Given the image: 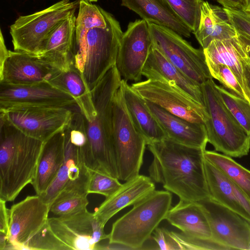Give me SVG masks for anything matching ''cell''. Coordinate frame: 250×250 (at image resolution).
<instances>
[{
  "label": "cell",
  "instance_id": "cell-36",
  "mask_svg": "<svg viewBox=\"0 0 250 250\" xmlns=\"http://www.w3.org/2000/svg\"><path fill=\"white\" fill-rule=\"evenodd\" d=\"M69 250L58 238L47 223L23 246V250Z\"/></svg>",
  "mask_w": 250,
  "mask_h": 250
},
{
  "label": "cell",
  "instance_id": "cell-38",
  "mask_svg": "<svg viewBox=\"0 0 250 250\" xmlns=\"http://www.w3.org/2000/svg\"><path fill=\"white\" fill-rule=\"evenodd\" d=\"M208 66L212 78L217 80L228 91L250 103L236 76L227 65L219 64Z\"/></svg>",
  "mask_w": 250,
  "mask_h": 250
},
{
  "label": "cell",
  "instance_id": "cell-43",
  "mask_svg": "<svg viewBox=\"0 0 250 250\" xmlns=\"http://www.w3.org/2000/svg\"><path fill=\"white\" fill-rule=\"evenodd\" d=\"M242 67L246 93L250 103V59L248 56L242 60Z\"/></svg>",
  "mask_w": 250,
  "mask_h": 250
},
{
  "label": "cell",
  "instance_id": "cell-49",
  "mask_svg": "<svg viewBox=\"0 0 250 250\" xmlns=\"http://www.w3.org/2000/svg\"><path fill=\"white\" fill-rule=\"evenodd\" d=\"M85 0V1H87V0Z\"/></svg>",
  "mask_w": 250,
  "mask_h": 250
},
{
  "label": "cell",
  "instance_id": "cell-6",
  "mask_svg": "<svg viewBox=\"0 0 250 250\" xmlns=\"http://www.w3.org/2000/svg\"><path fill=\"white\" fill-rule=\"evenodd\" d=\"M112 126V145L118 179L125 182L139 174L147 144L128 113L123 79L113 99Z\"/></svg>",
  "mask_w": 250,
  "mask_h": 250
},
{
  "label": "cell",
  "instance_id": "cell-18",
  "mask_svg": "<svg viewBox=\"0 0 250 250\" xmlns=\"http://www.w3.org/2000/svg\"><path fill=\"white\" fill-rule=\"evenodd\" d=\"M142 75L147 79L164 81L174 84L204 107L201 86L174 66L153 45L144 66Z\"/></svg>",
  "mask_w": 250,
  "mask_h": 250
},
{
  "label": "cell",
  "instance_id": "cell-34",
  "mask_svg": "<svg viewBox=\"0 0 250 250\" xmlns=\"http://www.w3.org/2000/svg\"><path fill=\"white\" fill-rule=\"evenodd\" d=\"M216 88L227 108L239 124L250 135V103L232 93L224 87Z\"/></svg>",
  "mask_w": 250,
  "mask_h": 250
},
{
  "label": "cell",
  "instance_id": "cell-48",
  "mask_svg": "<svg viewBox=\"0 0 250 250\" xmlns=\"http://www.w3.org/2000/svg\"><path fill=\"white\" fill-rule=\"evenodd\" d=\"M247 0H245V2L246 1H247Z\"/></svg>",
  "mask_w": 250,
  "mask_h": 250
},
{
  "label": "cell",
  "instance_id": "cell-21",
  "mask_svg": "<svg viewBox=\"0 0 250 250\" xmlns=\"http://www.w3.org/2000/svg\"><path fill=\"white\" fill-rule=\"evenodd\" d=\"M155 190L154 181L148 176L139 174L125 181L112 195L105 198L94 212L104 226L123 208L134 205Z\"/></svg>",
  "mask_w": 250,
  "mask_h": 250
},
{
  "label": "cell",
  "instance_id": "cell-12",
  "mask_svg": "<svg viewBox=\"0 0 250 250\" xmlns=\"http://www.w3.org/2000/svg\"><path fill=\"white\" fill-rule=\"evenodd\" d=\"M131 88L146 101L189 121L204 124L206 110L173 84L147 79L133 83Z\"/></svg>",
  "mask_w": 250,
  "mask_h": 250
},
{
  "label": "cell",
  "instance_id": "cell-44",
  "mask_svg": "<svg viewBox=\"0 0 250 250\" xmlns=\"http://www.w3.org/2000/svg\"><path fill=\"white\" fill-rule=\"evenodd\" d=\"M224 8L235 9H244L245 0H216Z\"/></svg>",
  "mask_w": 250,
  "mask_h": 250
},
{
  "label": "cell",
  "instance_id": "cell-41",
  "mask_svg": "<svg viewBox=\"0 0 250 250\" xmlns=\"http://www.w3.org/2000/svg\"><path fill=\"white\" fill-rule=\"evenodd\" d=\"M224 8L235 29L250 37V12L244 9Z\"/></svg>",
  "mask_w": 250,
  "mask_h": 250
},
{
  "label": "cell",
  "instance_id": "cell-26",
  "mask_svg": "<svg viewBox=\"0 0 250 250\" xmlns=\"http://www.w3.org/2000/svg\"><path fill=\"white\" fill-rule=\"evenodd\" d=\"M124 96L128 113L147 145L167 138L164 130L148 108L146 101L123 79Z\"/></svg>",
  "mask_w": 250,
  "mask_h": 250
},
{
  "label": "cell",
  "instance_id": "cell-10",
  "mask_svg": "<svg viewBox=\"0 0 250 250\" xmlns=\"http://www.w3.org/2000/svg\"><path fill=\"white\" fill-rule=\"evenodd\" d=\"M72 106H18L0 110V117L27 136L44 142L68 125Z\"/></svg>",
  "mask_w": 250,
  "mask_h": 250
},
{
  "label": "cell",
  "instance_id": "cell-17",
  "mask_svg": "<svg viewBox=\"0 0 250 250\" xmlns=\"http://www.w3.org/2000/svg\"><path fill=\"white\" fill-rule=\"evenodd\" d=\"M76 104L70 94L49 82L29 85L0 83V110L18 106L71 107Z\"/></svg>",
  "mask_w": 250,
  "mask_h": 250
},
{
  "label": "cell",
  "instance_id": "cell-22",
  "mask_svg": "<svg viewBox=\"0 0 250 250\" xmlns=\"http://www.w3.org/2000/svg\"><path fill=\"white\" fill-rule=\"evenodd\" d=\"M165 220L188 236L213 240L207 215L199 202L180 199L169 209Z\"/></svg>",
  "mask_w": 250,
  "mask_h": 250
},
{
  "label": "cell",
  "instance_id": "cell-16",
  "mask_svg": "<svg viewBox=\"0 0 250 250\" xmlns=\"http://www.w3.org/2000/svg\"><path fill=\"white\" fill-rule=\"evenodd\" d=\"M49 211V206L38 195L27 196L11 206L4 250H23L24 244L47 223Z\"/></svg>",
  "mask_w": 250,
  "mask_h": 250
},
{
  "label": "cell",
  "instance_id": "cell-1",
  "mask_svg": "<svg viewBox=\"0 0 250 250\" xmlns=\"http://www.w3.org/2000/svg\"><path fill=\"white\" fill-rule=\"evenodd\" d=\"M122 80L115 65L90 94L77 102L88 139L81 148L85 165L118 179L112 145V105Z\"/></svg>",
  "mask_w": 250,
  "mask_h": 250
},
{
  "label": "cell",
  "instance_id": "cell-25",
  "mask_svg": "<svg viewBox=\"0 0 250 250\" xmlns=\"http://www.w3.org/2000/svg\"><path fill=\"white\" fill-rule=\"evenodd\" d=\"M122 5L138 14L148 22L167 27L189 38L191 29L172 9L166 0H121Z\"/></svg>",
  "mask_w": 250,
  "mask_h": 250
},
{
  "label": "cell",
  "instance_id": "cell-33",
  "mask_svg": "<svg viewBox=\"0 0 250 250\" xmlns=\"http://www.w3.org/2000/svg\"><path fill=\"white\" fill-rule=\"evenodd\" d=\"M50 83L70 94L76 102L90 93L83 76L72 63Z\"/></svg>",
  "mask_w": 250,
  "mask_h": 250
},
{
  "label": "cell",
  "instance_id": "cell-4",
  "mask_svg": "<svg viewBox=\"0 0 250 250\" xmlns=\"http://www.w3.org/2000/svg\"><path fill=\"white\" fill-rule=\"evenodd\" d=\"M172 196L167 190H154L133 205L112 224L108 239L129 250H144L145 244L171 207Z\"/></svg>",
  "mask_w": 250,
  "mask_h": 250
},
{
  "label": "cell",
  "instance_id": "cell-20",
  "mask_svg": "<svg viewBox=\"0 0 250 250\" xmlns=\"http://www.w3.org/2000/svg\"><path fill=\"white\" fill-rule=\"evenodd\" d=\"M205 169L210 197L250 222V200L242 190L206 159Z\"/></svg>",
  "mask_w": 250,
  "mask_h": 250
},
{
  "label": "cell",
  "instance_id": "cell-35",
  "mask_svg": "<svg viewBox=\"0 0 250 250\" xmlns=\"http://www.w3.org/2000/svg\"><path fill=\"white\" fill-rule=\"evenodd\" d=\"M172 9L194 33L199 25L203 0H166Z\"/></svg>",
  "mask_w": 250,
  "mask_h": 250
},
{
  "label": "cell",
  "instance_id": "cell-13",
  "mask_svg": "<svg viewBox=\"0 0 250 250\" xmlns=\"http://www.w3.org/2000/svg\"><path fill=\"white\" fill-rule=\"evenodd\" d=\"M152 46L148 22L143 19L130 22L123 34L115 63L123 79L141 81Z\"/></svg>",
  "mask_w": 250,
  "mask_h": 250
},
{
  "label": "cell",
  "instance_id": "cell-42",
  "mask_svg": "<svg viewBox=\"0 0 250 250\" xmlns=\"http://www.w3.org/2000/svg\"><path fill=\"white\" fill-rule=\"evenodd\" d=\"M6 201L0 199V235L8 238L9 228V209L6 206Z\"/></svg>",
  "mask_w": 250,
  "mask_h": 250
},
{
  "label": "cell",
  "instance_id": "cell-3",
  "mask_svg": "<svg viewBox=\"0 0 250 250\" xmlns=\"http://www.w3.org/2000/svg\"><path fill=\"white\" fill-rule=\"evenodd\" d=\"M0 118V199L13 201L31 184L43 142Z\"/></svg>",
  "mask_w": 250,
  "mask_h": 250
},
{
  "label": "cell",
  "instance_id": "cell-15",
  "mask_svg": "<svg viewBox=\"0 0 250 250\" xmlns=\"http://www.w3.org/2000/svg\"><path fill=\"white\" fill-rule=\"evenodd\" d=\"M62 70L41 54L9 50L0 63V83L29 85L50 83Z\"/></svg>",
  "mask_w": 250,
  "mask_h": 250
},
{
  "label": "cell",
  "instance_id": "cell-28",
  "mask_svg": "<svg viewBox=\"0 0 250 250\" xmlns=\"http://www.w3.org/2000/svg\"><path fill=\"white\" fill-rule=\"evenodd\" d=\"M203 51L207 65L222 64L227 65L233 72L246 94L242 60L247 56L237 36L230 39L213 40L203 49Z\"/></svg>",
  "mask_w": 250,
  "mask_h": 250
},
{
  "label": "cell",
  "instance_id": "cell-11",
  "mask_svg": "<svg viewBox=\"0 0 250 250\" xmlns=\"http://www.w3.org/2000/svg\"><path fill=\"white\" fill-rule=\"evenodd\" d=\"M49 226L56 236L69 250H94L96 244L108 239L104 226L87 208L67 215L48 218Z\"/></svg>",
  "mask_w": 250,
  "mask_h": 250
},
{
  "label": "cell",
  "instance_id": "cell-47",
  "mask_svg": "<svg viewBox=\"0 0 250 250\" xmlns=\"http://www.w3.org/2000/svg\"></svg>",
  "mask_w": 250,
  "mask_h": 250
},
{
  "label": "cell",
  "instance_id": "cell-32",
  "mask_svg": "<svg viewBox=\"0 0 250 250\" xmlns=\"http://www.w3.org/2000/svg\"><path fill=\"white\" fill-rule=\"evenodd\" d=\"M64 159L53 181L48 188L39 195L43 201L49 208L51 205L65 186L69 180L68 169L72 161L80 154L81 148L70 141L66 127L64 130Z\"/></svg>",
  "mask_w": 250,
  "mask_h": 250
},
{
  "label": "cell",
  "instance_id": "cell-24",
  "mask_svg": "<svg viewBox=\"0 0 250 250\" xmlns=\"http://www.w3.org/2000/svg\"><path fill=\"white\" fill-rule=\"evenodd\" d=\"M193 34L202 48L205 49L213 40L237 37V31L224 8L204 1L199 25Z\"/></svg>",
  "mask_w": 250,
  "mask_h": 250
},
{
  "label": "cell",
  "instance_id": "cell-31",
  "mask_svg": "<svg viewBox=\"0 0 250 250\" xmlns=\"http://www.w3.org/2000/svg\"><path fill=\"white\" fill-rule=\"evenodd\" d=\"M205 158L233 182L250 200V170L224 154L205 150Z\"/></svg>",
  "mask_w": 250,
  "mask_h": 250
},
{
  "label": "cell",
  "instance_id": "cell-14",
  "mask_svg": "<svg viewBox=\"0 0 250 250\" xmlns=\"http://www.w3.org/2000/svg\"><path fill=\"white\" fill-rule=\"evenodd\" d=\"M199 202L207 215L214 241L223 250H250L249 222L211 197Z\"/></svg>",
  "mask_w": 250,
  "mask_h": 250
},
{
  "label": "cell",
  "instance_id": "cell-46",
  "mask_svg": "<svg viewBox=\"0 0 250 250\" xmlns=\"http://www.w3.org/2000/svg\"><path fill=\"white\" fill-rule=\"evenodd\" d=\"M244 10L250 12V0H247L245 2Z\"/></svg>",
  "mask_w": 250,
  "mask_h": 250
},
{
  "label": "cell",
  "instance_id": "cell-40",
  "mask_svg": "<svg viewBox=\"0 0 250 250\" xmlns=\"http://www.w3.org/2000/svg\"><path fill=\"white\" fill-rule=\"evenodd\" d=\"M151 238L156 243V250H182L179 244L174 239L170 231L163 227H157Z\"/></svg>",
  "mask_w": 250,
  "mask_h": 250
},
{
  "label": "cell",
  "instance_id": "cell-27",
  "mask_svg": "<svg viewBox=\"0 0 250 250\" xmlns=\"http://www.w3.org/2000/svg\"><path fill=\"white\" fill-rule=\"evenodd\" d=\"M76 18L73 15L60 23L49 36L41 54L62 70L72 62L74 46Z\"/></svg>",
  "mask_w": 250,
  "mask_h": 250
},
{
  "label": "cell",
  "instance_id": "cell-29",
  "mask_svg": "<svg viewBox=\"0 0 250 250\" xmlns=\"http://www.w3.org/2000/svg\"><path fill=\"white\" fill-rule=\"evenodd\" d=\"M89 173H85L79 178L68 181L56 197L50 207V211L60 216L86 208Z\"/></svg>",
  "mask_w": 250,
  "mask_h": 250
},
{
  "label": "cell",
  "instance_id": "cell-5",
  "mask_svg": "<svg viewBox=\"0 0 250 250\" xmlns=\"http://www.w3.org/2000/svg\"><path fill=\"white\" fill-rule=\"evenodd\" d=\"M201 86L206 110L204 124L208 142L216 151L230 157L248 155L250 150V135L225 105L212 78Z\"/></svg>",
  "mask_w": 250,
  "mask_h": 250
},
{
  "label": "cell",
  "instance_id": "cell-7",
  "mask_svg": "<svg viewBox=\"0 0 250 250\" xmlns=\"http://www.w3.org/2000/svg\"><path fill=\"white\" fill-rule=\"evenodd\" d=\"M103 12L106 26L90 29L82 52L72 60V63L83 76L90 92L115 65L123 34L119 21L113 16L104 9Z\"/></svg>",
  "mask_w": 250,
  "mask_h": 250
},
{
  "label": "cell",
  "instance_id": "cell-2",
  "mask_svg": "<svg viewBox=\"0 0 250 250\" xmlns=\"http://www.w3.org/2000/svg\"><path fill=\"white\" fill-rule=\"evenodd\" d=\"M153 155L149 177L180 200L199 202L210 197L205 169L206 149L166 138L147 145Z\"/></svg>",
  "mask_w": 250,
  "mask_h": 250
},
{
  "label": "cell",
  "instance_id": "cell-8",
  "mask_svg": "<svg viewBox=\"0 0 250 250\" xmlns=\"http://www.w3.org/2000/svg\"><path fill=\"white\" fill-rule=\"evenodd\" d=\"M80 0H61L33 14L20 16L10 26L14 51L42 54L56 27L75 14Z\"/></svg>",
  "mask_w": 250,
  "mask_h": 250
},
{
  "label": "cell",
  "instance_id": "cell-39",
  "mask_svg": "<svg viewBox=\"0 0 250 250\" xmlns=\"http://www.w3.org/2000/svg\"><path fill=\"white\" fill-rule=\"evenodd\" d=\"M174 239L179 244L182 250H223L213 240H204L188 236L182 232L170 231Z\"/></svg>",
  "mask_w": 250,
  "mask_h": 250
},
{
  "label": "cell",
  "instance_id": "cell-23",
  "mask_svg": "<svg viewBox=\"0 0 250 250\" xmlns=\"http://www.w3.org/2000/svg\"><path fill=\"white\" fill-rule=\"evenodd\" d=\"M63 130L43 142L35 175L31 183L37 195L41 194L48 188L64 162Z\"/></svg>",
  "mask_w": 250,
  "mask_h": 250
},
{
  "label": "cell",
  "instance_id": "cell-37",
  "mask_svg": "<svg viewBox=\"0 0 250 250\" xmlns=\"http://www.w3.org/2000/svg\"><path fill=\"white\" fill-rule=\"evenodd\" d=\"M89 179L87 192L97 193L108 197L122 186L119 180L104 172L89 169Z\"/></svg>",
  "mask_w": 250,
  "mask_h": 250
},
{
  "label": "cell",
  "instance_id": "cell-45",
  "mask_svg": "<svg viewBox=\"0 0 250 250\" xmlns=\"http://www.w3.org/2000/svg\"><path fill=\"white\" fill-rule=\"evenodd\" d=\"M237 31V38L247 56L250 59V37L241 31Z\"/></svg>",
  "mask_w": 250,
  "mask_h": 250
},
{
  "label": "cell",
  "instance_id": "cell-30",
  "mask_svg": "<svg viewBox=\"0 0 250 250\" xmlns=\"http://www.w3.org/2000/svg\"><path fill=\"white\" fill-rule=\"evenodd\" d=\"M106 24L102 8L90 2L80 0L72 59L82 52L89 30L95 27L104 28Z\"/></svg>",
  "mask_w": 250,
  "mask_h": 250
},
{
  "label": "cell",
  "instance_id": "cell-9",
  "mask_svg": "<svg viewBox=\"0 0 250 250\" xmlns=\"http://www.w3.org/2000/svg\"><path fill=\"white\" fill-rule=\"evenodd\" d=\"M148 23L152 45L174 66L200 86L212 78L203 49L193 47L180 35L167 27Z\"/></svg>",
  "mask_w": 250,
  "mask_h": 250
},
{
  "label": "cell",
  "instance_id": "cell-19",
  "mask_svg": "<svg viewBox=\"0 0 250 250\" xmlns=\"http://www.w3.org/2000/svg\"><path fill=\"white\" fill-rule=\"evenodd\" d=\"M146 104L167 138L184 145L206 149L208 142L204 124L189 121L146 101Z\"/></svg>",
  "mask_w": 250,
  "mask_h": 250
}]
</instances>
